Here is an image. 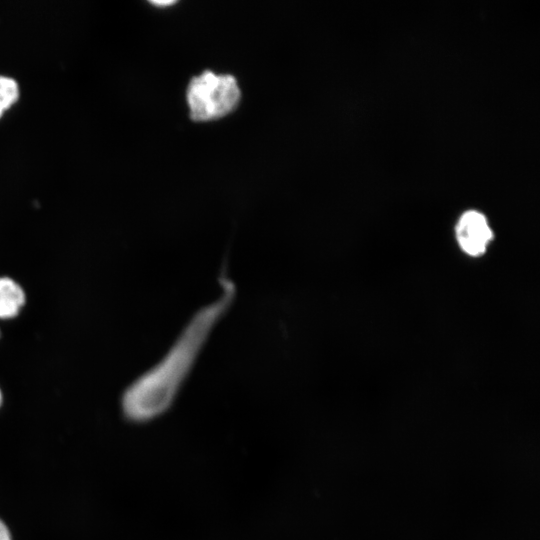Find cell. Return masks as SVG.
Here are the masks:
<instances>
[{
  "label": "cell",
  "instance_id": "8992f818",
  "mask_svg": "<svg viewBox=\"0 0 540 540\" xmlns=\"http://www.w3.org/2000/svg\"><path fill=\"white\" fill-rule=\"evenodd\" d=\"M0 540H11L9 530L6 525L0 520Z\"/></svg>",
  "mask_w": 540,
  "mask_h": 540
},
{
  "label": "cell",
  "instance_id": "52a82bcc",
  "mask_svg": "<svg viewBox=\"0 0 540 540\" xmlns=\"http://www.w3.org/2000/svg\"><path fill=\"white\" fill-rule=\"evenodd\" d=\"M152 3L155 4V5H159V6H163V5L167 6V5L174 4L175 1H170V0H168V1H152Z\"/></svg>",
  "mask_w": 540,
  "mask_h": 540
},
{
  "label": "cell",
  "instance_id": "3957f363",
  "mask_svg": "<svg viewBox=\"0 0 540 540\" xmlns=\"http://www.w3.org/2000/svg\"><path fill=\"white\" fill-rule=\"evenodd\" d=\"M493 237L486 217L475 210L466 211L456 225V238L460 248L470 256L482 255Z\"/></svg>",
  "mask_w": 540,
  "mask_h": 540
},
{
  "label": "cell",
  "instance_id": "6da1fadb",
  "mask_svg": "<svg viewBox=\"0 0 540 540\" xmlns=\"http://www.w3.org/2000/svg\"><path fill=\"white\" fill-rule=\"evenodd\" d=\"M218 284V296L189 317L162 356L125 390L122 409L131 421L156 420L178 400L213 332L235 301L237 289L224 267Z\"/></svg>",
  "mask_w": 540,
  "mask_h": 540
},
{
  "label": "cell",
  "instance_id": "9c48e42d",
  "mask_svg": "<svg viewBox=\"0 0 540 540\" xmlns=\"http://www.w3.org/2000/svg\"><path fill=\"white\" fill-rule=\"evenodd\" d=\"M2 402V395H1V391H0V404Z\"/></svg>",
  "mask_w": 540,
  "mask_h": 540
},
{
  "label": "cell",
  "instance_id": "7a4b0ae2",
  "mask_svg": "<svg viewBox=\"0 0 540 540\" xmlns=\"http://www.w3.org/2000/svg\"><path fill=\"white\" fill-rule=\"evenodd\" d=\"M240 96L239 86L232 75L205 71L194 77L187 88L190 117L195 121L221 118L235 109Z\"/></svg>",
  "mask_w": 540,
  "mask_h": 540
},
{
  "label": "cell",
  "instance_id": "5b68a950",
  "mask_svg": "<svg viewBox=\"0 0 540 540\" xmlns=\"http://www.w3.org/2000/svg\"><path fill=\"white\" fill-rule=\"evenodd\" d=\"M19 88L17 83L8 77L0 76V107L9 108L18 98Z\"/></svg>",
  "mask_w": 540,
  "mask_h": 540
},
{
  "label": "cell",
  "instance_id": "ba28073f",
  "mask_svg": "<svg viewBox=\"0 0 540 540\" xmlns=\"http://www.w3.org/2000/svg\"><path fill=\"white\" fill-rule=\"evenodd\" d=\"M3 111L4 110L0 107V116L2 115Z\"/></svg>",
  "mask_w": 540,
  "mask_h": 540
},
{
  "label": "cell",
  "instance_id": "277c9868",
  "mask_svg": "<svg viewBox=\"0 0 540 540\" xmlns=\"http://www.w3.org/2000/svg\"><path fill=\"white\" fill-rule=\"evenodd\" d=\"M25 303V293L14 280L0 278V318L15 317Z\"/></svg>",
  "mask_w": 540,
  "mask_h": 540
}]
</instances>
